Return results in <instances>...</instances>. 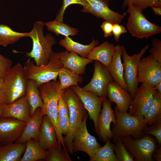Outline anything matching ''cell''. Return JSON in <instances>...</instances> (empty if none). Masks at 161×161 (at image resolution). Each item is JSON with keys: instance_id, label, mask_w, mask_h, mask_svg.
<instances>
[{"instance_id": "obj_1", "label": "cell", "mask_w": 161, "mask_h": 161, "mask_svg": "<svg viewBox=\"0 0 161 161\" xmlns=\"http://www.w3.org/2000/svg\"><path fill=\"white\" fill-rule=\"evenodd\" d=\"M27 79L24 66L18 63L3 77L0 93V105L9 104L26 95Z\"/></svg>"}, {"instance_id": "obj_2", "label": "cell", "mask_w": 161, "mask_h": 161, "mask_svg": "<svg viewBox=\"0 0 161 161\" xmlns=\"http://www.w3.org/2000/svg\"><path fill=\"white\" fill-rule=\"evenodd\" d=\"M60 81L52 80L45 83L38 87L43 103L41 108L43 115H46L51 121L57 133L58 141L64 148V137L58 124V103L59 97L64 90L61 89Z\"/></svg>"}, {"instance_id": "obj_3", "label": "cell", "mask_w": 161, "mask_h": 161, "mask_svg": "<svg viewBox=\"0 0 161 161\" xmlns=\"http://www.w3.org/2000/svg\"><path fill=\"white\" fill-rule=\"evenodd\" d=\"M32 30L29 32V36L32 42V50L27 52L26 56L34 59L35 64L40 66L47 64L53 53V46L56 43L54 37L51 34H43L44 25L43 21H37L34 22Z\"/></svg>"}, {"instance_id": "obj_4", "label": "cell", "mask_w": 161, "mask_h": 161, "mask_svg": "<svg viewBox=\"0 0 161 161\" xmlns=\"http://www.w3.org/2000/svg\"><path fill=\"white\" fill-rule=\"evenodd\" d=\"M114 111L116 121L111 130L114 143L122 136L129 135L135 139L144 135L143 131L148 124L144 117L134 116L128 112H121L116 106H114Z\"/></svg>"}, {"instance_id": "obj_5", "label": "cell", "mask_w": 161, "mask_h": 161, "mask_svg": "<svg viewBox=\"0 0 161 161\" xmlns=\"http://www.w3.org/2000/svg\"><path fill=\"white\" fill-rule=\"evenodd\" d=\"M62 95L68 107L71 126L69 133L64 137V144L67 151L72 154V140L87 111L78 96L70 87L65 90Z\"/></svg>"}, {"instance_id": "obj_6", "label": "cell", "mask_w": 161, "mask_h": 161, "mask_svg": "<svg viewBox=\"0 0 161 161\" xmlns=\"http://www.w3.org/2000/svg\"><path fill=\"white\" fill-rule=\"evenodd\" d=\"M27 79L35 80L38 86L52 80H57L59 70L63 67L58 52H53L47 64L37 66L29 58L24 65Z\"/></svg>"}, {"instance_id": "obj_7", "label": "cell", "mask_w": 161, "mask_h": 161, "mask_svg": "<svg viewBox=\"0 0 161 161\" xmlns=\"http://www.w3.org/2000/svg\"><path fill=\"white\" fill-rule=\"evenodd\" d=\"M127 13L129 14L126 27L131 35L137 39H148L160 33L161 27L148 20L143 10L131 4L128 6Z\"/></svg>"}, {"instance_id": "obj_8", "label": "cell", "mask_w": 161, "mask_h": 161, "mask_svg": "<svg viewBox=\"0 0 161 161\" xmlns=\"http://www.w3.org/2000/svg\"><path fill=\"white\" fill-rule=\"evenodd\" d=\"M122 46L124 79L128 87L127 91L133 99L139 88L137 80L139 64L142 57L148 49L149 45H146L139 53L132 55H129L124 46L123 44Z\"/></svg>"}, {"instance_id": "obj_9", "label": "cell", "mask_w": 161, "mask_h": 161, "mask_svg": "<svg viewBox=\"0 0 161 161\" xmlns=\"http://www.w3.org/2000/svg\"><path fill=\"white\" fill-rule=\"evenodd\" d=\"M136 139L129 135L120 138L128 152L136 161H152V154L156 147L154 140L145 134Z\"/></svg>"}, {"instance_id": "obj_10", "label": "cell", "mask_w": 161, "mask_h": 161, "mask_svg": "<svg viewBox=\"0 0 161 161\" xmlns=\"http://www.w3.org/2000/svg\"><path fill=\"white\" fill-rule=\"evenodd\" d=\"M88 115L87 113L84 115L74 136L72 143V151L73 153L78 151H83L91 158L101 146L96 138L88 131L86 121Z\"/></svg>"}, {"instance_id": "obj_11", "label": "cell", "mask_w": 161, "mask_h": 161, "mask_svg": "<svg viewBox=\"0 0 161 161\" xmlns=\"http://www.w3.org/2000/svg\"><path fill=\"white\" fill-rule=\"evenodd\" d=\"M70 88L76 93L81 100L90 118L93 121L95 131L99 137L98 118L103 102L107 97H99L92 92L84 90L79 85Z\"/></svg>"}, {"instance_id": "obj_12", "label": "cell", "mask_w": 161, "mask_h": 161, "mask_svg": "<svg viewBox=\"0 0 161 161\" xmlns=\"http://www.w3.org/2000/svg\"><path fill=\"white\" fill-rule=\"evenodd\" d=\"M154 87L145 83H142L132 99L128 110L134 116L144 117L153 100Z\"/></svg>"}, {"instance_id": "obj_13", "label": "cell", "mask_w": 161, "mask_h": 161, "mask_svg": "<svg viewBox=\"0 0 161 161\" xmlns=\"http://www.w3.org/2000/svg\"><path fill=\"white\" fill-rule=\"evenodd\" d=\"M86 4L81 12L92 14L96 17L104 19L113 24H120L127 13L120 14L111 10L109 2L106 0H86Z\"/></svg>"}, {"instance_id": "obj_14", "label": "cell", "mask_w": 161, "mask_h": 161, "mask_svg": "<svg viewBox=\"0 0 161 161\" xmlns=\"http://www.w3.org/2000/svg\"><path fill=\"white\" fill-rule=\"evenodd\" d=\"M109 71L102 64L95 61L93 75L90 82L82 88L100 97H106L109 84L113 81Z\"/></svg>"}, {"instance_id": "obj_15", "label": "cell", "mask_w": 161, "mask_h": 161, "mask_svg": "<svg viewBox=\"0 0 161 161\" xmlns=\"http://www.w3.org/2000/svg\"><path fill=\"white\" fill-rule=\"evenodd\" d=\"M137 80L155 87L161 81V64L150 55L141 58L139 64Z\"/></svg>"}, {"instance_id": "obj_16", "label": "cell", "mask_w": 161, "mask_h": 161, "mask_svg": "<svg viewBox=\"0 0 161 161\" xmlns=\"http://www.w3.org/2000/svg\"><path fill=\"white\" fill-rule=\"evenodd\" d=\"M26 123L13 117H0V145L16 142L21 136Z\"/></svg>"}, {"instance_id": "obj_17", "label": "cell", "mask_w": 161, "mask_h": 161, "mask_svg": "<svg viewBox=\"0 0 161 161\" xmlns=\"http://www.w3.org/2000/svg\"><path fill=\"white\" fill-rule=\"evenodd\" d=\"M98 118L99 138L104 142L108 139L111 140L113 134L110 129V124L116 123V118L114 111L112 107V103L107 99L104 100Z\"/></svg>"}, {"instance_id": "obj_18", "label": "cell", "mask_w": 161, "mask_h": 161, "mask_svg": "<svg viewBox=\"0 0 161 161\" xmlns=\"http://www.w3.org/2000/svg\"><path fill=\"white\" fill-rule=\"evenodd\" d=\"M1 117H13L27 122L30 118L29 105L25 95L9 104H2Z\"/></svg>"}, {"instance_id": "obj_19", "label": "cell", "mask_w": 161, "mask_h": 161, "mask_svg": "<svg viewBox=\"0 0 161 161\" xmlns=\"http://www.w3.org/2000/svg\"><path fill=\"white\" fill-rule=\"evenodd\" d=\"M106 97L111 103H114L118 109L122 112H128L132 99L129 93L114 80L108 84Z\"/></svg>"}, {"instance_id": "obj_20", "label": "cell", "mask_w": 161, "mask_h": 161, "mask_svg": "<svg viewBox=\"0 0 161 161\" xmlns=\"http://www.w3.org/2000/svg\"><path fill=\"white\" fill-rule=\"evenodd\" d=\"M38 142L41 146L46 150L51 147L61 146L58 141L55 128L51 121L46 115L43 116Z\"/></svg>"}, {"instance_id": "obj_21", "label": "cell", "mask_w": 161, "mask_h": 161, "mask_svg": "<svg viewBox=\"0 0 161 161\" xmlns=\"http://www.w3.org/2000/svg\"><path fill=\"white\" fill-rule=\"evenodd\" d=\"M58 53L63 67L80 75L84 74L86 66L93 62L88 58L82 57L75 52L67 50Z\"/></svg>"}, {"instance_id": "obj_22", "label": "cell", "mask_w": 161, "mask_h": 161, "mask_svg": "<svg viewBox=\"0 0 161 161\" xmlns=\"http://www.w3.org/2000/svg\"><path fill=\"white\" fill-rule=\"evenodd\" d=\"M43 115L41 108H38L34 114L26 122L21 136L15 142L26 143L30 139L38 141Z\"/></svg>"}, {"instance_id": "obj_23", "label": "cell", "mask_w": 161, "mask_h": 161, "mask_svg": "<svg viewBox=\"0 0 161 161\" xmlns=\"http://www.w3.org/2000/svg\"><path fill=\"white\" fill-rule=\"evenodd\" d=\"M115 46L113 43L105 41L94 47L89 53L87 58L93 61H97L103 64L109 71Z\"/></svg>"}, {"instance_id": "obj_24", "label": "cell", "mask_w": 161, "mask_h": 161, "mask_svg": "<svg viewBox=\"0 0 161 161\" xmlns=\"http://www.w3.org/2000/svg\"><path fill=\"white\" fill-rule=\"evenodd\" d=\"M123 51L122 45L115 46V50L113 56L109 71L114 81L127 91L128 87L124 81L123 68L121 58Z\"/></svg>"}, {"instance_id": "obj_25", "label": "cell", "mask_w": 161, "mask_h": 161, "mask_svg": "<svg viewBox=\"0 0 161 161\" xmlns=\"http://www.w3.org/2000/svg\"><path fill=\"white\" fill-rule=\"evenodd\" d=\"M60 45L64 47L69 52H75L82 57L87 58L92 49L97 45L99 42L97 40L93 39L88 45H83L73 40L70 37H66L59 41Z\"/></svg>"}, {"instance_id": "obj_26", "label": "cell", "mask_w": 161, "mask_h": 161, "mask_svg": "<svg viewBox=\"0 0 161 161\" xmlns=\"http://www.w3.org/2000/svg\"><path fill=\"white\" fill-rule=\"evenodd\" d=\"M26 146V143L17 142L0 145V161H20Z\"/></svg>"}, {"instance_id": "obj_27", "label": "cell", "mask_w": 161, "mask_h": 161, "mask_svg": "<svg viewBox=\"0 0 161 161\" xmlns=\"http://www.w3.org/2000/svg\"><path fill=\"white\" fill-rule=\"evenodd\" d=\"M28 102L31 117L35 113L37 109L41 108L43 103L36 81L32 79H27L25 95Z\"/></svg>"}, {"instance_id": "obj_28", "label": "cell", "mask_w": 161, "mask_h": 161, "mask_svg": "<svg viewBox=\"0 0 161 161\" xmlns=\"http://www.w3.org/2000/svg\"><path fill=\"white\" fill-rule=\"evenodd\" d=\"M47 151L43 149L38 142L33 139L28 140L23 157L20 161H35L46 159Z\"/></svg>"}, {"instance_id": "obj_29", "label": "cell", "mask_w": 161, "mask_h": 161, "mask_svg": "<svg viewBox=\"0 0 161 161\" xmlns=\"http://www.w3.org/2000/svg\"><path fill=\"white\" fill-rule=\"evenodd\" d=\"M29 32H16L7 25L0 24V46L6 47L22 38L29 37Z\"/></svg>"}, {"instance_id": "obj_30", "label": "cell", "mask_w": 161, "mask_h": 161, "mask_svg": "<svg viewBox=\"0 0 161 161\" xmlns=\"http://www.w3.org/2000/svg\"><path fill=\"white\" fill-rule=\"evenodd\" d=\"M60 86L61 89L65 90L72 86L82 83L83 79L81 75L74 73L64 67L61 69L58 72Z\"/></svg>"}, {"instance_id": "obj_31", "label": "cell", "mask_w": 161, "mask_h": 161, "mask_svg": "<svg viewBox=\"0 0 161 161\" xmlns=\"http://www.w3.org/2000/svg\"><path fill=\"white\" fill-rule=\"evenodd\" d=\"M47 30L54 33L56 35H59L66 37L75 36L78 34V29L71 27L64 22L55 19L44 23Z\"/></svg>"}, {"instance_id": "obj_32", "label": "cell", "mask_w": 161, "mask_h": 161, "mask_svg": "<svg viewBox=\"0 0 161 161\" xmlns=\"http://www.w3.org/2000/svg\"><path fill=\"white\" fill-rule=\"evenodd\" d=\"M114 145L110 140H107L104 145L97 150L89 161H118L114 152Z\"/></svg>"}, {"instance_id": "obj_33", "label": "cell", "mask_w": 161, "mask_h": 161, "mask_svg": "<svg viewBox=\"0 0 161 161\" xmlns=\"http://www.w3.org/2000/svg\"><path fill=\"white\" fill-rule=\"evenodd\" d=\"M161 114V95L155 90L153 101L146 114L144 117L148 124L151 125Z\"/></svg>"}, {"instance_id": "obj_34", "label": "cell", "mask_w": 161, "mask_h": 161, "mask_svg": "<svg viewBox=\"0 0 161 161\" xmlns=\"http://www.w3.org/2000/svg\"><path fill=\"white\" fill-rule=\"evenodd\" d=\"M47 151V155L45 159L47 161H71L66 149H62L58 146L51 147Z\"/></svg>"}, {"instance_id": "obj_35", "label": "cell", "mask_w": 161, "mask_h": 161, "mask_svg": "<svg viewBox=\"0 0 161 161\" xmlns=\"http://www.w3.org/2000/svg\"><path fill=\"white\" fill-rule=\"evenodd\" d=\"M114 151L118 161H134L133 157L128 152L120 138L114 143Z\"/></svg>"}, {"instance_id": "obj_36", "label": "cell", "mask_w": 161, "mask_h": 161, "mask_svg": "<svg viewBox=\"0 0 161 161\" xmlns=\"http://www.w3.org/2000/svg\"><path fill=\"white\" fill-rule=\"evenodd\" d=\"M122 8L123 9L131 4L143 10L148 7H161V2L159 0H123Z\"/></svg>"}, {"instance_id": "obj_37", "label": "cell", "mask_w": 161, "mask_h": 161, "mask_svg": "<svg viewBox=\"0 0 161 161\" xmlns=\"http://www.w3.org/2000/svg\"><path fill=\"white\" fill-rule=\"evenodd\" d=\"M145 134H151L155 136L160 144H161V114L157 117L155 122L143 131Z\"/></svg>"}, {"instance_id": "obj_38", "label": "cell", "mask_w": 161, "mask_h": 161, "mask_svg": "<svg viewBox=\"0 0 161 161\" xmlns=\"http://www.w3.org/2000/svg\"><path fill=\"white\" fill-rule=\"evenodd\" d=\"M86 4V0H63L62 4L57 14L55 20L64 22L65 11L68 7L72 4H79L84 6Z\"/></svg>"}, {"instance_id": "obj_39", "label": "cell", "mask_w": 161, "mask_h": 161, "mask_svg": "<svg viewBox=\"0 0 161 161\" xmlns=\"http://www.w3.org/2000/svg\"><path fill=\"white\" fill-rule=\"evenodd\" d=\"M152 47L149 49L150 55L161 64V41L158 38H153Z\"/></svg>"}, {"instance_id": "obj_40", "label": "cell", "mask_w": 161, "mask_h": 161, "mask_svg": "<svg viewBox=\"0 0 161 161\" xmlns=\"http://www.w3.org/2000/svg\"><path fill=\"white\" fill-rule=\"evenodd\" d=\"M13 61L0 54V76L3 77L12 67Z\"/></svg>"}, {"instance_id": "obj_41", "label": "cell", "mask_w": 161, "mask_h": 161, "mask_svg": "<svg viewBox=\"0 0 161 161\" xmlns=\"http://www.w3.org/2000/svg\"><path fill=\"white\" fill-rule=\"evenodd\" d=\"M58 119L63 118L65 116L69 115V110L67 104L63 97L62 95L59 97L58 107Z\"/></svg>"}, {"instance_id": "obj_42", "label": "cell", "mask_w": 161, "mask_h": 161, "mask_svg": "<svg viewBox=\"0 0 161 161\" xmlns=\"http://www.w3.org/2000/svg\"><path fill=\"white\" fill-rule=\"evenodd\" d=\"M58 124L60 131L62 134L66 135L69 133L71 126L69 115H66L62 118L58 119Z\"/></svg>"}, {"instance_id": "obj_43", "label": "cell", "mask_w": 161, "mask_h": 161, "mask_svg": "<svg viewBox=\"0 0 161 161\" xmlns=\"http://www.w3.org/2000/svg\"><path fill=\"white\" fill-rule=\"evenodd\" d=\"M127 31L125 27L118 23L113 24L112 35L117 41H119L120 36L122 34L127 33Z\"/></svg>"}, {"instance_id": "obj_44", "label": "cell", "mask_w": 161, "mask_h": 161, "mask_svg": "<svg viewBox=\"0 0 161 161\" xmlns=\"http://www.w3.org/2000/svg\"><path fill=\"white\" fill-rule=\"evenodd\" d=\"M113 24L109 21L105 20L100 25L104 37L107 38L112 35Z\"/></svg>"}, {"instance_id": "obj_45", "label": "cell", "mask_w": 161, "mask_h": 161, "mask_svg": "<svg viewBox=\"0 0 161 161\" xmlns=\"http://www.w3.org/2000/svg\"><path fill=\"white\" fill-rule=\"evenodd\" d=\"M152 157H154L157 161H161V147L157 146L152 154Z\"/></svg>"}, {"instance_id": "obj_46", "label": "cell", "mask_w": 161, "mask_h": 161, "mask_svg": "<svg viewBox=\"0 0 161 161\" xmlns=\"http://www.w3.org/2000/svg\"><path fill=\"white\" fill-rule=\"evenodd\" d=\"M154 14L159 16L161 15V7H151Z\"/></svg>"}, {"instance_id": "obj_47", "label": "cell", "mask_w": 161, "mask_h": 161, "mask_svg": "<svg viewBox=\"0 0 161 161\" xmlns=\"http://www.w3.org/2000/svg\"><path fill=\"white\" fill-rule=\"evenodd\" d=\"M154 89L161 95V81L157 85L154 87Z\"/></svg>"}, {"instance_id": "obj_48", "label": "cell", "mask_w": 161, "mask_h": 161, "mask_svg": "<svg viewBox=\"0 0 161 161\" xmlns=\"http://www.w3.org/2000/svg\"><path fill=\"white\" fill-rule=\"evenodd\" d=\"M3 83V77L0 76V93L2 88Z\"/></svg>"}, {"instance_id": "obj_49", "label": "cell", "mask_w": 161, "mask_h": 161, "mask_svg": "<svg viewBox=\"0 0 161 161\" xmlns=\"http://www.w3.org/2000/svg\"><path fill=\"white\" fill-rule=\"evenodd\" d=\"M2 112V105H0V117H1Z\"/></svg>"}, {"instance_id": "obj_50", "label": "cell", "mask_w": 161, "mask_h": 161, "mask_svg": "<svg viewBox=\"0 0 161 161\" xmlns=\"http://www.w3.org/2000/svg\"><path fill=\"white\" fill-rule=\"evenodd\" d=\"M106 1H108V2H109V1L112 0H106Z\"/></svg>"}, {"instance_id": "obj_51", "label": "cell", "mask_w": 161, "mask_h": 161, "mask_svg": "<svg viewBox=\"0 0 161 161\" xmlns=\"http://www.w3.org/2000/svg\"><path fill=\"white\" fill-rule=\"evenodd\" d=\"M160 2H161V0H159Z\"/></svg>"}]
</instances>
